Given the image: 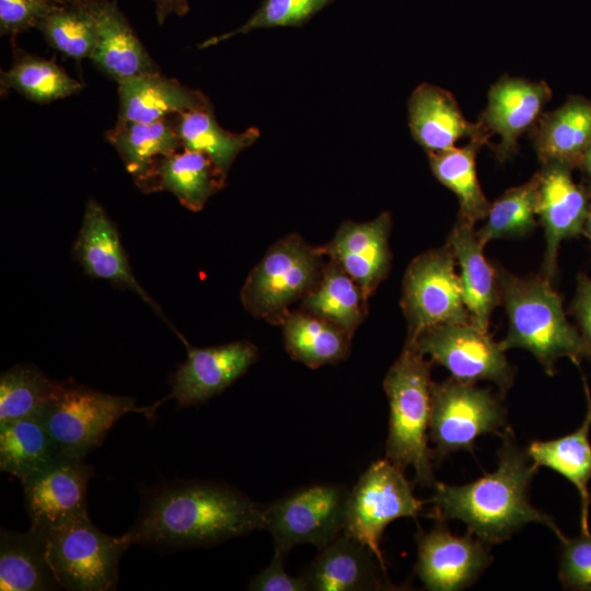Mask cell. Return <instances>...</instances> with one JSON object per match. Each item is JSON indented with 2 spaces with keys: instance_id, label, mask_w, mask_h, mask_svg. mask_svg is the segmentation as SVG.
Wrapping results in <instances>:
<instances>
[{
  "instance_id": "obj_16",
  "label": "cell",
  "mask_w": 591,
  "mask_h": 591,
  "mask_svg": "<svg viewBox=\"0 0 591 591\" xmlns=\"http://www.w3.org/2000/svg\"><path fill=\"white\" fill-rule=\"evenodd\" d=\"M538 177L537 218L546 240L543 277L551 280L557 269L560 243L583 234L590 207L589 192L575 183L571 166L561 162L543 164Z\"/></svg>"
},
{
  "instance_id": "obj_40",
  "label": "cell",
  "mask_w": 591,
  "mask_h": 591,
  "mask_svg": "<svg viewBox=\"0 0 591 591\" xmlns=\"http://www.w3.org/2000/svg\"><path fill=\"white\" fill-rule=\"evenodd\" d=\"M560 543L558 580L565 590L591 591V533L557 535Z\"/></svg>"
},
{
  "instance_id": "obj_14",
  "label": "cell",
  "mask_w": 591,
  "mask_h": 591,
  "mask_svg": "<svg viewBox=\"0 0 591 591\" xmlns=\"http://www.w3.org/2000/svg\"><path fill=\"white\" fill-rule=\"evenodd\" d=\"M94 468L82 457L60 454L23 480L31 526L49 531L86 512V491Z\"/></svg>"
},
{
  "instance_id": "obj_46",
  "label": "cell",
  "mask_w": 591,
  "mask_h": 591,
  "mask_svg": "<svg viewBox=\"0 0 591 591\" xmlns=\"http://www.w3.org/2000/svg\"><path fill=\"white\" fill-rule=\"evenodd\" d=\"M56 5H82L102 2L104 0H51Z\"/></svg>"
},
{
  "instance_id": "obj_31",
  "label": "cell",
  "mask_w": 591,
  "mask_h": 591,
  "mask_svg": "<svg viewBox=\"0 0 591 591\" xmlns=\"http://www.w3.org/2000/svg\"><path fill=\"white\" fill-rule=\"evenodd\" d=\"M483 144L485 143L470 140L464 147L428 153L436 178L457 197V218L472 225L485 219L490 207L476 174V155Z\"/></svg>"
},
{
  "instance_id": "obj_28",
  "label": "cell",
  "mask_w": 591,
  "mask_h": 591,
  "mask_svg": "<svg viewBox=\"0 0 591 591\" xmlns=\"http://www.w3.org/2000/svg\"><path fill=\"white\" fill-rule=\"evenodd\" d=\"M142 190L157 161L183 148L175 115L152 123L115 125L105 134Z\"/></svg>"
},
{
  "instance_id": "obj_42",
  "label": "cell",
  "mask_w": 591,
  "mask_h": 591,
  "mask_svg": "<svg viewBox=\"0 0 591 591\" xmlns=\"http://www.w3.org/2000/svg\"><path fill=\"white\" fill-rule=\"evenodd\" d=\"M283 554L274 553L270 564L253 577L247 586L253 591H308V584L300 577L288 575L283 568Z\"/></svg>"
},
{
  "instance_id": "obj_17",
  "label": "cell",
  "mask_w": 591,
  "mask_h": 591,
  "mask_svg": "<svg viewBox=\"0 0 591 591\" xmlns=\"http://www.w3.org/2000/svg\"><path fill=\"white\" fill-rule=\"evenodd\" d=\"M72 252L88 276L129 289L164 317L134 276L115 223L93 198L85 205Z\"/></svg>"
},
{
  "instance_id": "obj_43",
  "label": "cell",
  "mask_w": 591,
  "mask_h": 591,
  "mask_svg": "<svg viewBox=\"0 0 591 591\" xmlns=\"http://www.w3.org/2000/svg\"><path fill=\"white\" fill-rule=\"evenodd\" d=\"M570 313L576 318L588 359H591V278L586 274L577 276L576 293Z\"/></svg>"
},
{
  "instance_id": "obj_10",
  "label": "cell",
  "mask_w": 591,
  "mask_h": 591,
  "mask_svg": "<svg viewBox=\"0 0 591 591\" xmlns=\"http://www.w3.org/2000/svg\"><path fill=\"white\" fill-rule=\"evenodd\" d=\"M407 340L432 362L444 367L456 381H490L502 396L513 384L514 369L500 341L473 323L436 325Z\"/></svg>"
},
{
  "instance_id": "obj_11",
  "label": "cell",
  "mask_w": 591,
  "mask_h": 591,
  "mask_svg": "<svg viewBox=\"0 0 591 591\" xmlns=\"http://www.w3.org/2000/svg\"><path fill=\"white\" fill-rule=\"evenodd\" d=\"M348 496L339 485H313L265 507L275 553L285 555L298 544L328 545L343 533Z\"/></svg>"
},
{
  "instance_id": "obj_30",
  "label": "cell",
  "mask_w": 591,
  "mask_h": 591,
  "mask_svg": "<svg viewBox=\"0 0 591 591\" xmlns=\"http://www.w3.org/2000/svg\"><path fill=\"white\" fill-rule=\"evenodd\" d=\"M175 121L183 148L206 154L225 176L237 154L260 135L256 127L243 132L225 130L218 124L213 108L176 114Z\"/></svg>"
},
{
  "instance_id": "obj_18",
  "label": "cell",
  "mask_w": 591,
  "mask_h": 591,
  "mask_svg": "<svg viewBox=\"0 0 591 591\" xmlns=\"http://www.w3.org/2000/svg\"><path fill=\"white\" fill-rule=\"evenodd\" d=\"M551 96L552 91L543 81L505 77L491 86L479 121L490 135L500 136L496 150L499 161L515 152L519 137L538 121Z\"/></svg>"
},
{
  "instance_id": "obj_12",
  "label": "cell",
  "mask_w": 591,
  "mask_h": 591,
  "mask_svg": "<svg viewBox=\"0 0 591 591\" xmlns=\"http://www.w3.org/2000/svg\"><path fill=\"white\" fill-rule=\"evenodd\" d=\"M318 254L297 236L277 243L252 270L241 292L247 311L273 317L305 293L318 275Z\"/></svg>"
},
{
  "instance_id": "obj_25",
  "label": "cell",
  "mask_w": 591,
  "mask_h": 591,
  "mask_svg": "<svg viewBox=\"0 0 591 591\" xmlns=\"http://www.w3.org/2000/svg\"><path fill=\"white\" fill-rule=\"evenodd\" d=\"M447 244L460 266L463 298L472 323L489 332L491 314L501 303L496 267L486 259L475 225L459 218L449 233Z\"/></svg>"
},
{
  "instance_id": "obj_45",
  "label": "cell",
  "mask_w": 591,
  "mask_h": 591,
  "mask_svg": "<svg viewBox=\"0 0 591 591\" xmlns=\"http://www.w3.org/2000/svg\"><path fill=\"white\" fill-rule=\"evenodd\" d=\"M580 166L583 169L584 173L588 176L590 189H591V144L588 147V149L583 153L580 161Z\"/></svg>"
},
{
  "instance_id": "obj_36",
  "label": "cell",
  "mask_w": 591,
  "mask_h": 591,
  "mask_svg": "<svg viewBox=\"0 0 591 591\" xmlns=\"http://www.w3.org/2000/svg\"><path fill=\"white\" fill-rule=\"evenodd\" d=\"M360 287L336 263L327 266L316 289L304 299L303 306L314 315L352 333L361 320Z\"/></svg>"
},
{
  "instance_id": "obj_4",
  "label": "cell",
  "mask_w": 591,
  "mask_h": 591,
  "mask_svg": "<svg viewBox=\"0 0 591 591\" xmlns=\"http://www.w3.org/2000/svg\"><path fill=\"white\" fill-rule=\"evenodd\" d=\"M431 360L413 343L405 347L384 379L390 403L386 459L405 471L413 467L415 483L433 487V453L428 447L431 414Z\"/></svg>"
},
{
  "instance_id": "obj_37",
  "label": "cell",
  "mask_w": 591,
  "mask_h": 591,
  "mask_svg": "<svg viewBox=\"0 0 591 591\" xmlns=\"http://www.w3.org/2000/svg\"><path fill=\"white\" fill-rule=\"evenodd\" d=\"M35 28L54 49L80 63L89 59L96 42L93 4L56 5Z\"/></svg>"
},
{
  "instance_id": "obj_29",
  "label": "cell",
  "mask_w": 591,
  "mask_h": 591,
  "mask_svg": "<svg viewBox=\"0 0 591 591\" xmlns=\"http://www.w3.org/2000/svg\"><path fill=\"white\" fill-rule=\"evenodd\" d=\"M534 148L540 161L580 165L591 144V102L575 97L541 117L534 129Z\"/></svg>"
},
{
  "instance_id": "obj_13",
  "label": "cell",
  "mask_w": 591,
  "mask_h": 591,
  "mask_svg": "<svg viewBox=\"0 0 591 591\" xmlns=\"http://www.w3.org/2000/svg\"><path fill=\"white\" fill-rule=\"evenodd\" d=\"M432 518L431 530H419L416 535V575L430 591H459L473 586L493 561L490 545L468 531L456 536L445 519Z\"/></svg>"
},
{
  "instance_id": "obj_35",
  "label": "cell",
  "mask_w": 591,
  "mask_h": 591,
  "mask_svg": "<svg viewBox=\"0 0 591 591\" xmlns=\"http://www.w3.org/2000/svg\"><path fill=\"white\" fill-rule=\"evenodd\" d=\"M538 173L524 184L506 190L490 204L484 225L476 230L483 246L497 239H515L536 227L538 207Z\"/></svg>"
},
{
  "instance_id": "obj_23",
  "label": "cell",
  "mask_w": 591,
  "mask_h": 591,
  "mask_svg": "<svg viewBox=\"0 0 591 591\" xmlns=\"http://www.w3.org/2000/svg\"><path fill=\"white\" fill-rule=\"evenodd\" d=\"M97 35L91 62L117 83L140 74L160 72L125 14L114 1L93 3Z\"/></svg>"
},
{
  "instance_id": "obj_21",
  "label": "cell",
  "mask_w": 591,
  "mask_h": 591,
  "mask_svg": "<svg viewBox=\"0 0 591 591\" xmlns=\"http://www.w3.org/2000/svg\"><path fill=\"white\" fill-rule=\"evenodd\" d=\"M390 230L391 217L386 212L369 222H347L327 248V253L360 287L364 300L389 271Z\"/></svg>"
},
{
  "instance_id": "obj_27",
  "label": "cell",
  "mask_w": 591,
  "mask_h": 591,
  "mask_svg": "<svg viewBox=\"0 0 591 591\" xmlns=\"http://www.w3.org/2000/svg\"><path fill=\"white\" fill-rule=\"evenodd\" d=\"M61 589L48 557L47 532L0 531V590L47 591Z\"/></svg>"
},
{
  "instance_id": "obj_2",
  "label": "cell",
  "mask_w": 591,
  "mask_h": 591,
  "mask_svg": "<svg viewBox=\"0 0 591 591\" xmlns=\"http://www.w3.org/2000/svg\"><path fill=\"white\" fill-rule=\"evenodd\" d=\"M500 437L497 468L461 486L437 482L426 500L432 503L430 517L461 520L470 533L489 545L509 540L532 522L544 524L557 536L561 530L554 519L529 501V486L538 466L510 427Z\"/></svg>"
},
{
  "instance_id": "obj_1",
  "label": "cell",
  "mask_w": 591,
  "mask_h": 591,
  "mask_svg": "<svg viewBox=\"0 0 591 591\" xmlns=\"http://www.w3.org/2000/svg\"><path fill=\"white\" fill-rule=\"evenodd\" d=\"M266 528L265 507L221 483L171 480L147 490L127 532L159 549L207 547Z\"/></svg>"
},
{
  "instance_id": "obj_41",
  "label": "cell",
  "mask_w": 591,
  "mask_h": 591,
  "mask_svg": "<svg viewBox=\"0 0 591 591\" xmlns=\"http://www.w3.org/2000/svg\"><path fill=\"white\" fill-rule=\"evenodd\" d=\"M55 7L51 0H0V34L15 36L35 28Z\"/></svg>"
},
{
  "instance_id": "obj_7",
  "label": "cell",
  "mask_w": 591,
  "mask_h": 591,
  "mask_svg": "<svg viewBox=\"0 0 591 591\" xmlns=\"http://www.w3.org/2000/svg\"><path fill=\"white\" fill-rule=\"evenodd\" d=\"M502 397L453 378L433 382L429 439L434 464L457 451L473 452L476 439L483 434H501L500 429L507 427Z\"/></svg>"
},
{
  "instance_id": "obj_22",
  "label": "cell",
  "mask_w": 591,
  "mask_h": 591,
  "mask_svg": "<svg viewBox=\"0 0 591 591\" xmlns=\"http://www.w3.org/2000/svg\"><path fill=\"white\" fill-rule=\"evenodd\" d=\"M118 84V116L115 125L152 123L179 113L213 108L208 96L161 72L146 73Z\"/></svg>"
},
{
  "instance_id": "obj_44",
  "label": "cell",
  "mask_w": 591,
  "mask_h": 591,
  "mask_svg": "<svg viewBox=\"0 0 591 591\" xmlns=\"http://www.w3.org/2000/svg\"><path fill=\"white\" fill-rule=\"evenodd\" d=\"M154 5L157 22L162 25L172 15L182 16L189 11L188 0H150Z\"/></svg>"
},
{
  "instance_id": "obj_33",
  "label": "cell",
  "mask_w": 591,
  "mask_h": 591,
  "mask_svg": "<svg viewBox=\"0 0 591 591\" xmlns=\"http://www.w3.org/2000/svg\"><path fill=\"white\" fill-rule=\"evenodd\" d=\"M1 91L13 90L28 101L47 104L79 93L83 85L54 59L15 50L12 66L1 71Z\"/></svg>"
},
{
  "instance_id": "obj_15",
  "label": "cell",
  "mask_w": 591,
  "mask_h": 591,
  "mask_svg": "<svg viewBox=\"0 0 591 591\" xmlns=\"http://www.w3.org/2000/svg\"><path fill=\"white\" fill-rule=\"evenodd\" d=\"M185 345L187 358L172 374L170 393L146 408L149 418L166 399H175L181 407L210 399L244 374L257 359V348L244 340L207 348Z\"/></svg>"
},
{
  "instance_id": "obj_6",
  "label": "cell",
  "mask_w": 591,
  "mask_h": 591,
  "mask_svg": "<svg viewBox=\"0 0 591 591\" xmlns=\"http://www.w3.org/2000/svg\"><path fill=\"white\" fill-rule=\"evenodd\" d=\"M132 545L125 533L112 536L80 513L47 531L48 557L61 589L108 591L118 583L123 554Z\"/></svg>"
},
{
  "instance_id": "obj_26",
  "label": "cell",
  "mask_w": 591,
  "mask_h": 591,
  "mask_svg": "<svg viewBox=\"0 0 591 591\" xmlns=\"http://www.w3.org/2000/svg\"><path fill=\"white\" fill-rule=\"evenodd\" d=\"M224 181L206 154L182 148L157 161L142 192L166 190L185 208L199 211Z\"/></svg>"
},
{
  "instance_id": "obj_47",
  "label": "cell",
  "mask_w": 591,
  "mask_h": 591,
  "mask_svg": "<svg viewBox=\"0 0 591 591\" xmlns=\"http://www.w3.org/2000/svg\"><path fill=\"white\" fill-rule=\"evenodd\" d=\"M583 234L589 239L591 243V204H590L588 216L586 219Z\"/></svg>"
},
{
  "instance_id": "obj_38",
  "label": "cell",
  "mask_w": 591,
  "mask_h": 591,
  "mask_svg": "<svg viewBox=\"0 0 591 591\" xmlns=\"http://www.w3.org/2000/svg\"><path fill=\"white\" fill-rule=\"evenodd\" d=\"M38 368L16 364L0 375V424L26 417H38L54 389Z\"/></svg>"
},
{
  "instance_id": "obj_8",
  "label": "cell",
  "mask_w": 591,
  "mask_h": 591,
  "mask_svg": "<svg viewBox=\"0 0 591 591\" xmlns=\"http://www.w3.org/2000/svg\"><path fill=\"white\" fill-rule=\"evenodd\" d=\"M424 503L402 468L386 457L378 460L349 491L343 532L369 547L386 571L380 547L385 528L399 518H417Z\"/></svg>"
},
{
  "instance_id": "obj_9",
  "label": "cell",
  "mask_w": 591,
  "mask_h": 591,
  "mask_svg": "<svg viewBox=\"0 0 591 591\" xmlns=\"http://www.w3.org/2000/svg\"><path fill=\"white\" fill-rule=\"evenodd\" d=\"M455 256L445 243L416 257L408 266L404 282L402 308L408 322V338L440 324H468Z\"/></svg>"
},
{
  "instance_id": "obj_5",
  "label": "cell",
  "mask_w": 591,
  "mask_h": 591,
  "mask_svg": "<svg viewBox=\"0 0 591 591\" xmlns=\"http://www.w3.org/2000/svg\"><path fill=\"white\" fill-rule=\"evenodd\" d=\"M128 413L146 414V408H137L132 397L101 392L69 379L55 381L38 417L61 454L83 459Z\"/></svg>"
},
{
  "instance_id": "obj_39",
  "label": "cell",
  "mask_w": 591,
  "mask_h": 591,
  "mask_svg": "<svg viewBox=\"0 0 591 591\" xmlns=\"http://www.w3.org/2000/svg\"><path fill=\"white\" fill-rule=\"evenodd\" d=\"M332 0H265L258 10L240 27L224 34L207 38L198 45L209 48L236 35L257 28L297 26L308 21Z\"/></svg>"
},
{
  "instance_id": "obj_34",
  "label": "cell",
  "mask_w": 591,
  "mask_h": 591,
  "mask_svg": "<svg viewBox=\"0 0 591 591\" xmlns=\"http://www.w3.org/2000/svg\"><path fill=\"white\" fill-rule=\"evenodd\" d=\"M283 334L290 355L310 368L337 362L348 351V333L316 315L289 316Z\"/></svg>"
},
{
  "instance_id": "obj_20",
  "label": "cell",
  "mask_w": 591,
  "mask_h": 591,
  "mask_svg": "<svg viewBox=\"0 0 591 591\" xmlns=\"http://www.w3.org/2000/svg\"><path fill=\"white\" fill-rule=\"evenodd\" d=\"M318 551L301 575L309 590L363 591L391 586L372 551L344 532Z\"/></svg>"
},
{
  "instance_id": "obj_32",
  "label": "cell",
  "mask_w": 591,
  "mask_h": 591,
  "mask_svg": "<svg viewBox=\"0 0 591 591\" xmlns=\"http://www.w3.org/2000/svg\"><path fill=\"white\" fill-rule=\"evenodd\" d=\"M61 454L39 417L0 424V470L23 480Z\"/></svg>"
},
{
  "instance_id": "obj_19",
  "label": "cell",
  "mask_w": 591,
  "mask_h": 591,
  "mask_svg": "<svg viewBox=\"0 0 591 591\" xmlns=\"http://www.w3.org/2000/svg\"><path fill=\"white\" fill-rule=\"evenodd\" d=\"M408 117L414 139L428 153L451 149L462 138L486 144L491 136L480 121L471 123L464 117L449 91L429 83L413 91Z\"/></svg>"
},
{
  "instance_id": "obj_3",
  "label": "cell",
  "mask_w": 591,
  "mask_h": 591,
  "mask_svg": "<svg viewBox=\"0 0 591 591\" xmlns=\"http://www.w3.org/2000/svg\"><path fill=\"white\" fill-rule=\"evenodd\" d=\"M508 331L500 341L503 350L530 351L546 374L554 375L560 358L576 366L588 359L580 333L566 317L561 297L545 277H520L496 266Z\"/></svg>"
},
{
  "instance_id": "obj_24",
  "label": "cell",
  "mask_w": 591,
  "mask_h": 591,
  "mask_svg": "<svg viewBox=\"0 0 591 591\" xmlns=\"http://www.w3.org/2000/svg\"><path fill=\"white\" fill-rule=\"evenodd\" d=\"M586 397V415L582 424L572 432L547 441H532L526 449L531 460L540 467H548L564 476L578 491L580 499V531L589 533L591 495V391L582 374Z\"/></svg>"
}]
</instances>
